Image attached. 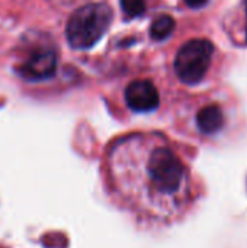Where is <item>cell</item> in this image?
Masks as SVG:
<instances>
[{
    "label": "cell",
    "mask_w": 247,
    "mask_h": 248,
    "mask_svg": "<svg viewBox=\"0 0 247 248\" xmlns=\"http://www.w3.org/2000/svg\"><path fill=\"white\" fill-rule=\"evenodd\" d=\"M112 199L146 225H170L198 198L191 171L166 144L131 138L115 145L106 164Z\"/></svg>",
    "instance_id": "obj_1"
},
{
    "label": "cell",
    "mask_w": 247,
    "mask_h": 248,
    "mask_svg": "<svg viewBox=\"0 0 247 248\" xmlns=\"http://www.w3.org/2000/svg\"><path fill=\"white\" fill-rule=\"evenodd\" d=\"M112 9L106 3H90L79 7L68 19L66 36L71 48L89 49L108 31L112 22Z\"/></svg>",
    "instance_id": "obj_2"
},
{
    "label": "cell",
    "mask_w": 247,
    "mask_h": 248,
    "mask_svg": "<svg viewBox=\"0 0 247 248\" xmlns=\"http://www.w3.org/2000/svg\"><path fill=\"white\" fill-rule=\"evenodd\" d=\"M213 52L214 45L207 39H192L183 44L175 58V70L181 81L199 83L211 65Z\"/></svg>",
    "instance_id": "obj_3"
},
{
    "label": "cell",
    "mask_w": 247,
    "mask_h": 248,
    "mask_svg": "<svg viewBox=\"0 0 247 248\" xmlns=\"http://www.w3.org/2000/svg\"><path fill=\"white\" fill-rule=\"evenodd\" d=\"M57 54L52 48H39L33 51L19 67V74L32 81L47 80L55 74Z\"/></svg>",
    "instance_id": "obj_4"
},
{
    "label": "cell",
    "mask_w": 247,
    "mask_h": 248,
    "mask_svg": "<svg viewBox=\"0 0 247 248\" xmlns=\"http://www.w3.org/2000/svg\"><path fill=\"white\" fill-rule=\"evenodd\" d=\"M159 100V92L150 80H135L125 89V102L135 112H151Z\"/></svg>",
    "instance_id": "obj_5"
},
{
    "label": "cell",
    "mask_w": 247,
    "mask_h": 248,
    "mask_svg": "<svg viewBox=\"0 0 247 248\" xmlns=\"http://www.w3.org/2000/svg\"><path fill=\"white\" fill-rule=\"evenodd\" d=\"M198 128L204 134H215L224 125V115L221 109L215 105H210L202 108L197 115Z\"/></svg>",
    "instance_id": "obj_6"
},
{
    "label": "cell",
    "mask_w": 247,
    "mask_h": 248,
    "mask_svg": "<svg viewBox=\"0 0 247 248\" xmlns=\"http://www.w3.org/2000/svg\"><path fill=\"white\" fill-rule=\"evenodd\" d=\"M176 22L169 15H162L156 17L150 26V36L156 41H163L170 36V33L175 31Z\"/></svg>",
    "instance_id": "obj_7"
},
{
    "label": "cell",
    "mask_w": 247,
    "mask_h": 248,
    "mask_svg": "<svg viewBox=\"0 0 247 248\" xmlns=\"http://www.w3.org/2000/svg\"><path fill=\"white\" fill-rule=\"evenodd\" d=\"M121 7L127 17H138L146 12L144 0H121Z\"/></svg>",
    "instance_id": "obj_8"
},
{
    "label": "cell",
    "mask_w": 247,
    "mask_h": 248,
    "mask_svg": "<svg viewBox=\"0 0 247 248\" xmlns=\"http://www.w3.org/2000/svg\"><path fill=\"white\" fill-rule=\"evenodd\" d=\"M185 3L192 9H199V7H204L208 3V0H185Z\"/></svg>",
    "instance_id": "obj_9"
},
{
    "label": "cell",
    "mask_w": 247,
    "mask_h": 248,
    "mask_svg": "<svg viewBox=\"0 0 247 248\" xmlns=\"http://www.w3.org/2000/svg\"><path fill=\"white\" fill-rule=\"evenodd\" d=\"M246 35H247V29H246Z\"/></svg>",
    "instance_id": "obj_10"
},
{
    "label": "cell",
    "mask_w": 247,
    "mask_h": 248,
    "mask_svg": "<svg viewBox=\"0 0 247 248\" xmlns=\"http://www.w3.org/2000/svg\"><path fill=\"white\" fill-rule=\"evenodd\" d=\"M0 248H3V247H0Z\"/></svg>",
    "instance_id": "obj_11"
}]
</instances>
